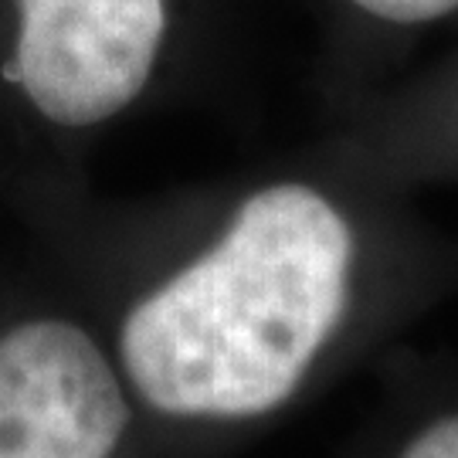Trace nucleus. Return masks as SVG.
I'll return each mask as SVG.
<instances>
[{
    "label": "nucleus",
    "instance_id": "5",
    "mask_svg": "<svg viewBox=\"0 0 458 458\" xmlns=\"http://www.w3.org/2000/svg\"><path fill=\"white\" fill-rule=\"evenodd\" d=\"M397 458H458V414H445L414 435Z\"/></svg>",
    "mask_w": 458,
    "mask_h": 458
},
{
    "label": "nucleus",
    "instance_id": "4",
    "mask_svg": "<svg viewBox=\"0 0 458 458\" xmlns=\"http://www.w3.org/2000/svg\"><path fill=\"white\" fill-rule=\"evenodd\" d=\"M350 4L384 24H401V28L435 24L458 14V0H350Z\"/></svg>",
    "mask_w": 458,
    "mask_h": 458
},
{
    "label": "nucleus",
    "instance_id": "1",
    "mask_svg": "<svg viewBox=\"0 0 458 458\" xmlns=\"http://www.w3.org/2000/svg\"><path fill=\"white\" fill-rule=\"evenodd\" d=\"M353 255L350 221L316 187L255 191L208 251L123 319L132 391L170 418L276 411L344 323Z\"/></svg>",
    "mask_w": 458,
    "mask_h": 458
},
{
    "label": "nucleus",
    "instance_id": "2",
    "mask_svg": "<svg viewBox=\"0 0 458 458\" xmlns=\"http://www.w3.org/2000/svg\"><path fill=\"white\" fill-rule=\"evenodd\" d=\"M7 75L62 130H92L149 89L170 34V0H14Z\"/></svg>",
    "mask_w": 458,
    "mask_h": 458
},
{
    "label": "nucleus",
    "instance_id": "3",
    "mask_svg": "<svg viewBox=\"0 0 458 458\" xmlns=\"http://www.w3.org/2000/svg\"><path fill=\"white\" fill-rule=\"evenodd\" d=\"M130 404L109 357L68 319L0 336V458H113Z\"/></svg>",
    "mask_w": 458,
    "mask_h": 458
}]
</instances>
